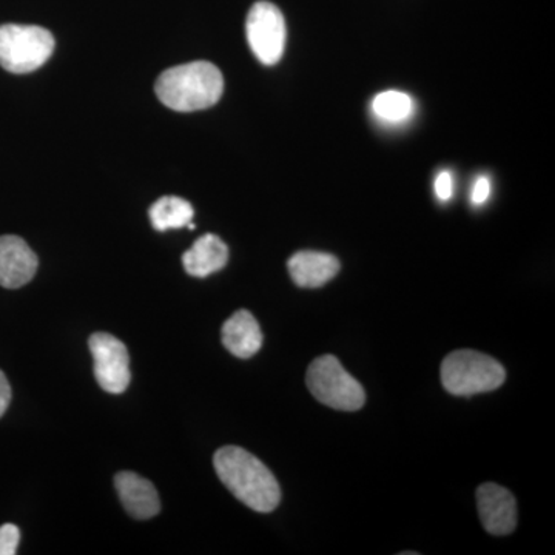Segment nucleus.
<instances>
[{"label": "nucleus", "mask_w": 555, "mask_h": 555, "mask_svg": "<svg viewBox=\"0 0 555 555\" xmlns=\"http://www.w3.org/2000/svg\"><path fill=\"white\" fill-rule=\"evenodd\" d=\"M214 465L219 480L250 509L272 513L280 505L281 489L275 476L246 449L221 448L214 456Z\"/></svg>", "instance_id": "f257e3e1"}, {"label": "nucleus", "mask_w": 555, "mask_h": 555, "mask_svg": "<svg viewBox=\"0 0 555 555\" xmlns=\"http://www.w3.org/2000/svg\"><path fill=\"white\" fill-rule=\"evenodd\" d=\"M156 96L177 112L214 107L224 91V78L217 65L198 61L166 69L156 80Z\"/></svg>", "instance_id": "f03ea898"}, {"label": "nucleus", "mask_w": 555, "mask_h": 555, "mask_svg": "<svg viewBox=\"0 0 555 555\" xmlns=\"http://www.w3.org/2000/svg\"><path fill=\"white\" fill-rule=\"evenodd\" d=\"M506 371L494 358L476 350H455L441 364V383L452 396L491 392L505 383Z\"/></svg>", "instance_id": "7ed1b4c3"}, {"label": "nucleus", "mask_w": 555, "mask_h": 555, "mask_svg": "<svg viewBox=\"0 0 555 555\" xmlns=\"http://www.w3.org/2000/svg\"><path fill=\"white\" fill-rule=\"evenodd\" d=\"M54 51L53 35L38 25H0V67L25 75L42 67Z\"/></svg>", "instance_id": "20e7f679"}, {"label": "nucleus", "mask_w": 555, "mask_h": 555, "mask_svg": "<svg viewBox=\"0 0 555 555\" xmlns=\"http://www.w3.org/2000/svg\"><path fill=\"white\" fill-rule=\"evenodd\" d=\"M306 383L320 403L337 411H358L366 403L363 386L343 367L337 357L323 356L312 361Z\"/></svg>", "instance_id": "39448f33"}, {"label": "nucleus", "mask_w": 555, "mask_h": 555, "mask_svg": "<svg viewBox=\"0 0 555 555\" xmlns=\"http://www.w3.org/2000/svg\"><path fill=\"white\" fill-rule=\"evenodd\" d=\"M248 46L257 60L264 65H275L286 49L287 28L283 13L273 3H255L246 22Z\"/></svg>", "instance_id": "423d86ee"}, {"label": "nucleus", "mask_w": 555, "mask_h": 555, "mask_svg": "<svg viewBox=\"0 0 555 555\" xmlns=\"http://www.w3.org/2000/svg\"><path fill=\"white\" fill-rule=\"evenodd\" d=\"M94 361V377L105 392L122 393L130 385L129 350L120 339L98 332L89 339Z\"/></svg>", "instance_id": "0eeeda50"}, {"label": "nucleus", "mask_w": 555, "mask_h": 555, "mask_svg": "<svg viewBox=\"0 0 555 555\" xmlns=\"http://www.w3.org/2000/svg\"><path fill=\"white\" fill-rule=\"evenodd\" d=\"M481 524L492 535H507L517 528V502L503 486L485 483L477 489Z\"/></svg>", "instance_id": "6e6552de"}, {"label": "nucleus", "mask_w": 555, "mask_h": 555, "mask_svg": "<svg viewBox=\"0 0 555 555\" xmlns=\"http://www.w3.org/2000/svg\"><path fill=\"white\" fill-rule=\"evenodd\" d=\"M38 257L20 236H0V286L20 288L38 272Z\"/></svg>", "instance_id": "1a4fd4ad"}, {"label": "nucleus", "mask_w": 555, "mask_h": 555, "mask_svg": "<svg viewBox=\"0 0 555 555\" xmlns=\"http://www.w3.org/2000/svg\"><path fill=\"white\" fill-rule=\"evenodd\" d=\"M116 491L131 517L147 520L158 516L160 500L155 486L147 478L134 473H119L115 477Z\"/></svg>", "instance_id": "9d476101"}, {"label": "nucleus", "mask_w": 555, "mask_h": 555, "mask_svg": "<svg viewBox=\"0 0 555 555\" xmlns=\"http://www.w3.org/2000/svg\"><path fill=\"white\" fill-rule=\"evenodd\" d=\"M288 273L299 287L317 288L334 280L341 269L338 258L321 251H298L287 262Z\"/></svg>", "instance_id": "9b49d317"}, {"label": "nucleus", "mask_w": 555, "mask_h": 555, "mask_svg": "<svg viewBox=\"0 0 555 555\" xmlns=\"http://www.w3.org/2000/svg\"><path fill=\"white\" fill-rule=\"evenodd\" d=\"M222 345L232 356L254 357L261 349L262 332L257 318L247 310H238L222 326Z\"/></svg>", "instance_id": "f8f14e48"}, {"label": "nucleus", "mask_w": 555, "mask_h": 555, "mask_svg": "<svg viewBox=\"0 0 555 555\" xmlns=\"http://www.w3.org/2000/svg\"><path fill=\"white\" fill-rule=\"evenodd\" d=\"M229 261V248L217 235L201 236L192 247L182 255V266L189 275L206 278L224 269Z\"/></svg>", "instance_id": "ddd939ff"}, {"label": "nucleus", "mask_w": 555, "mask_h": 555, "mask_svg": "<svg viewBox=\"0 0 555 555\" xmlns=\"http://www.w3.org/2000/svg\"><path fill=\"white\" fill-rule=\"evenodd\" d=\"M193 215L192 204L178 196H164L150 208V221L158 232L185 228L192 222Z\"/></svg>", "instance_id": "4468645a"}, {"label": "nucleus", "mask_w": 555, "mask_h": 555, "mask_svg": "<svg viewBox=\"0 0 555 555\" xmlns=\"http://www.w3.org/2000/svg\"><path fill=\"white\" fill-rule=\"evenodd\" d=\"M372 108H374L375 115L386 122H403L414 113V101L406 93L389 90L375 98Z\"/></svg>", "instance_id": "2eb2a0df"}, {"label": "nucleus", "mask_w": 555, "mask_h": 555, "mask_svg": "<svg viewBox=\"0 0 555 555\" xmlns=\"http://www.w3.org/2000/svg\"><path fill=\"white\" fill-rule=\"evenodd\" d=\"M21 531L16 525L0 526V555H14L20 546Z\"/></svg>", "instance_id": "dca6fc26"}, {"label": "nucleus", "mask_w": 555, "mask_h": 555, "mask_svg": "<svg viewBox=\"0 0 555 555\" xmlns=\"http://www.w3.org/2000/svg\"><path fill=\"white\" fill-rule=\"evenodd\" d=\"M436 193L441 201H449L454 195V178L451 171H441L436 179Z\"/></svg>", "instance_id": "f3484780"}, {"label": "nucleus", "mask_w": 555, "mask_h": 555, "mask_svg": "<svg viewBox=\"0 0 555 555\" xmlns=\"http://www.w3.org/2000/svg\"><path fill=\"white\" fill-rule=\"evenodd\" d=\"M489 195H491V181L486 177L478 178L473 188V203L481 206L488 201Z\"/></svg>", "instance_id": "a211bd4d"}, {"label": "nucleus", "mask_w": 555, "mask_h": 555, "mask_svg": "<svg viewBox=\"0 0 555 555\" xmlns=\"http://www.w3.org/2000/svg\"><path fill=\"white\" fill-rule=\"evenodd\" d=\"M11 401V386L5 374L0 371V416L5 414Z\"/></svg>", "instance_id": "6ab92c4d"}]
</instances>
